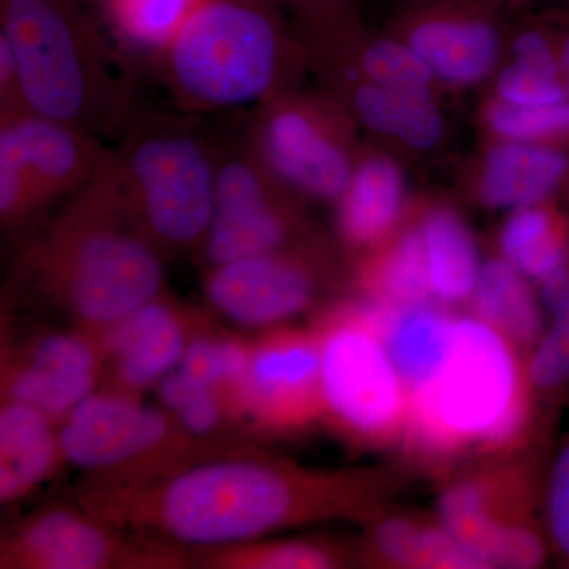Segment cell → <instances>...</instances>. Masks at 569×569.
<instances>
[{"mask_svg":"<svg viewBox=\"0 0 569 569\" xmlns=\"http://www.w3.org/2000/svg\"><path fill=\"white\" fill-rule=\"evenodd\" d=\"M557 41H559V59L561 78L569 77V13L561 17Z\"/></svg>","mask_w":569,"mask_h":569,"instance_id":"obj_38","label":"cell"},{"mask_svg":"<svg viewBox=\"0 0 569 569\" xmlns=\"http://www.w3.org/2000/svg\"><path fill=\"white\" fill-rule=\"evenodd\" d=\"M350 92V107L367 129L399 138L410 148L427 151L440 141L443 121L429 92H403L358 82Z\"/></svg>","mask_w":569,"mask_h":569,"instance_id":"obj_20","label":"cell"},{"mask_svg":"<svg viewBox=\"0 0 569 569\" xmlns=\"http://www.w3.org/2000/svg\"><path fill=\"white\" fill-rule=\"evenodd\" d=\"M473 298L479 320L492 326L505 339L522 346L537 339V301L522 272L509 263L507 258L482 266Z\"/></svg>","mask_w":569,"mask_h":569,"instance_id":"obj_22","label":"cell"},{"mask_svg":"<svg viewBox=\"0 0 569 569\" xmlns=\"http://www.w3.org/2000/svg\"><path fill=\"white\" fill-rule=\"evenodd\" d=\"M318 290L317 268L288 246L206 268L203 293L217 317L244 329H268L305 312Z\"/></svg>","mask_w":569,"mask_h":569,"instance_id":"obj_14","label":"cell"},{"mask_svg":"<svg viewBox=\"0 0 569 569\" xmlns=\"http://www.w3.org/2000/svg\"><path fill=\"white\" fill-rule=\"evenodd\" d=\"M96 137L29 110L0 112V222L21 230L99 174Z\"/></svg>","mask_w":569,"mask_h":569,"instance_id":"obj_9","label":"cell"},{"mask_svg":"<svg viewBox=\"0 0 569 569\" xmlns=\"http://www.w3.org/2000/svg\"><path fill=\"white\" fill-rule=\"evenodd\" d=\"M288 59L282 26L261 0H201L157 56L168 91L193 112L279 96Z\"/></svg>","mask_w":569,"mask_h":569,"instance_id":"obj_5","label":"cell"},{"mask_svg":"<svg viewBox=\"0 0 569 569\" xmlns=\"http://www.w3.org/2000/svg\"><path fill=\"white\" fill-rule=\"evenodd\" d=\"M403 178L387 157H370L355 168L339 198L337 228L351 247L373 244L387 234L402 209Z\"/></svg>","mask_w":569,"mask_h":569,"instance_id":"obj_19","label":"cell"},{"mask_svg":"<svg viewBox=\"0 0 569 569\" xmlns=\"http://www.w3.org/2000/svg\"><path fill=\"white\" fill-rule=\"evenodd\" d=\"M206 313L162 291L100 336V387L144 396L181 362Z\"/></svg>","mask_w":569,"mask_h":569,"instance_id":"obj_15","label":"cell"},{"mask_svg":"<svg viewBox=\"0 0 569 569\" xmlns=\"http://www.w3.org/2000/svg\"><path fill=\"white\" fill-rule=\"evenodd\" d=\"M489 2L496 3V6H497V3H500L501 0H489Z\"/></svg>","mask_w":569,"mask_h":569,"instance_id":"obj_39","label":"cell"},{"mask_svg":"<svg viewBox=\"0 0 569 569\" xmlns=\"http://www.w3.org/2000/svg\"><path fill=\"white\" fill-rule=\"evenodd\" d=\"M545 539L527 523L503 522L488 552L489 567L538 568L546 560Z\"/></svg>","mask_w":569,"mask_h":569,"instance_id":"obj_30","label":"cell"},{"mask_svg":"<svg viewBox=\"0 0 569 569\" xmlns=\"http://www.w3.org/2000/svg\"><path fill=\"white\" fill-rule=\"evenodd\" d=\"M497 93L501 102L550 104L567 100L563 81L548 78L512 62L498 74Z\"/></svg>","mask_w":569,"mask_h":569,"instance_id":"obj_32","label":"cell"},{"mask_svg":"<svg viewBox=\"0 0 569 569\" xmlns=\"http://www.w3.org/2000/svg\"><path fill=\"white\" fill-rule=\"evenodd\" d=\"M0 39L29 111L93 137L123 129L129 92L107 44L73 11L58 0H7Z\"/></svg>","mask_w":569,"mask_h":569,"instance_id":"obj_3","label":"cell"},{"mask_svg":"<svg viewBox=\"0 0 569 569\" xmlns=\"http://www.w3.org/2000/svg\"><path fill=\"white\" fill-rule=\"evenodd\" d=\"M546 519L550 541L569 567V433L550 470Z\"/></svg>","mask_w":569,"mask_h":569,"instance_id":"obj_31","label":"cell"},{"mask_svg":"<svg viewBox=\"0 0 569 569\" xmlns=\"http://www.w3.org/2000/svg\"><path fill=\"white\" fill-rule=\"evenodd\" d=\"M192 549L123 529L80 507L37 509L0 539V569H190Z\"/></svg>","mask_w":569,"mask_h":569,"instance_id":"obj_10","label":"cell"},{"mask_svg":"<svg viewBox=\"0 0 569 569\" xmlns=\"http://www.w3.org/2000/svg\"><path fill=\"white\" fill-rule=\"evenodd\" d=\"M342 130L328 108L279 93L258 104L247 137L284 186L339 200L355 171Z\"/></svg>","mask_w":569,"mask_h":569,"instance_id":"obj_13","label":"cell"},{"mask_svg":"<svg viewBox=\"0 0 569 569\" xmlns=\"http://www.w3.org/2000/svg\"><path fill=\"white\" fill-rule=\"evenodd\" d=\"M419 568H488V565L447 530L426 527Z\"/></svg>","mask_w":569,"mask_h":569,"instance_id":"obj_35","label":"cell"},{"mask_svg":"<svg viewBox=\"0 0 569 569\" xmlns=\"http://www.w3.org/2000/svg\"><path fill=\"white\" fill-rule=\"evenodd\" d=\"M312 329L320 342L323 418L356 440L396 433L407 422V391L367 306L337 307Z\"/></svg>","mask_w":569,"mask_h":569,"instance_id":"obj_8","label":"cell"},{"mask_svg":"<svg viewBox=\"0 0 569 569\" xmlns=\"http://www.w3.org/2000/svg\"><path fill=\"white\" fill-rule=\"evenodd\" d=\"M421 236L432 293L447 302L473 295L481 268L466 223L448 209H436L422 222Z\"/></svg>","mask_w":569,"mask_h":569,"instance_id":"obj_21","label":"cell"},{"mask_svg":"<svg viewBox=\"0 0 569 569\" xmlns=\"http://www.w3.org/2000/svg\"><path fill=\"white\" fill-rule=\"evenodd\" d=\"M440 516L443 529L490 568L489 548L503 522L493 516L489 488L477 481L452 486L441 497Z\"/></svg>","mask_w":569,"mask_h":569,"instance_id":"obj_27","label":"cell"},{"mask_svg":"<svg viewBox=\"0 0 569 569\" xmlns=\"http://www.w3.org/2000/svg\"><path fill=\"white\" fill-rule=\"evenodd\" d=\"M197 568L325 569L342 567L343 550L317 539H268L193 550Z\"/></svg>","mask_w":569,"mask_h":569,"instance_id":"obj_23","label":"cell"},{"mask_svg":"<svg viewBox=\"0 0 569 569\" xmlns=\"http://www.w3.org/2000/svg\"><path fill=\"white\" fill-rule=\"evenodd\" d=\"M67 466L59 425L26 403L0 406V503H20Z\"/></svg>","mask_w":569,"mask_h":569,"instance_id":"obj_17","label":"cell"},{"mask_svg":"<svg viewBox=\"0 0 569 569\" xmlns=\"http://www.w3.org/2000/svg\"><path fill=\"white\" fill-rule=\"evenodd\" d=\"M515 62L548 78H561L559 41L557 32L546 26L531 24L523 28L512 41Z\"/></svg>","mask_w":569,"mask_h":569,"instance_id":"obj_34","label":"cell"},{"mask_svg":"<svg viewBox=\"0 0 569 569\" xmlns=\"http://www.w3.org/2000/svg\"><path fill=\"white\" fill-rule=\"evenodd\" d=\"M358 70L372 84L403 92H429L436 74L410 44L387 39L367 44Z\"/></svg>","mask_w":569,"mask_h":569,"instance_id":"obj_28","label":"cell"},{"mask_svg":"<svg viewBox=\"0 0 569 569\" xmlns=\"http://www.w3.org/2000/svg\"><path fill=\"white\" fill-rule=\"evenodd\" d=\"M565 2H567L568 9H569V0H565Z\"/></svg>","mask_w":569,"mask_h":569,"instance_id":"obj_40","label":"cell"},{"mask_svg":"<svg viewBox=\"0 0 569 569\" xmlns=\"http://www.w3.org/2000/svg\"><path fill=\"white\" fill-rule=\"evenodd\" d=\"M283 187L249 137L220 140L211 227L200 250L206 268L291 246L298 220Z\"/></svg>","mask_w":569,"mask_h":569,"instance_id":"obj_11","label":"cell"},{"mask_svg":"<svg viewBox=\"0 0 569 569\" xmlns=\"http://www.w3.org/2000/svg\"><path fill=\"white\" fill-rule=\"evenodd\" d=\"M542 301L556 316L569 302V263L560 266L542 279Z\"/></svg>","mask_w":569,"mask_h":569,"instance_id":"obj_36","label":"cell"},{"mask_svg":"<svg viewBox=\"0 0 569 569\" xmlns=\"http://www.w3.org/2000/svg\"><path fill=\"white\" fill-rule=\"evenodd\" d=\"M372 485L355 471H313L257 447L138 486L88 485L73 501L104 520L198 550L365 511Z\"/></svg>","mask_w":569,"mask_h":569,"instance_id":"obj_1","label":"cell"},{"mask_svg":"<svg viewBox=\"0 0 569 569\" xmlns=\"http://www.w3.org/2000/svg\"><path fill=\"white\" fill-rule=\"evenodd\" d=\"M142 397L100 387L59 425L67 466L81 471V482L146 485L203 460L254 448L201 440L170 411L149 406Z\"/></svg>","mask_w":569,"mask_h":569,"instance_id":"obj_7","label":"cell"},{"mask_svg":"<svg viewBox=\"0 0 569 569\" xmlns=\"http://www.w3.org/2000/svg\"><path fill=\"white\" fill-rule=\"evenodd\" d=\"M163 260L127 211L108 153L99 174L22 242L11 282L26 305L102 335L164 291Z\"/></svg>","mask_w":569,"mask_h":569,"instance_id":"obj_2","label":"cell"},{"mask_svg":"<svg viewBox=\"0 0 569 569\" xmlns=\"http://www.w3.org/2000/svg\"><path fill=\"white\" fill-rule=\"evenodd\" d=\"M373 549L388 563L419 568L422 527L402 518L381 520L373 531Z\"/></svg>","mask_w":569,"mask_h":569,"instance_id":"obj_33","label":"cell"},{"mask_svg":"<svg viewBox=\"0 0 569 569\" xmlns=\"http://www.w3.org/2000/svg\"><path fill=\"white\" fill-rule=\"evenodd\" d=\"M493 7L489 0H445L411 17L407 43L443 80H482L500 51Z\"/></svg>","mask_w":569,"mask_h":569,"instance_id":"obj_16","label":"cell"},{"mask_svg":"<svg viewBox=\"0 0 569 569\" xmlns=\"http://www.w3.org/2000/svg\"><path fill=\"white\" fill-rule=\"evenodd\" d=\"M241 417L249 441L298 432L325 417L320 342L313 329L277 326L252 339Z\"/></svg>","mask_w":569,"mask_h":569,"instance_id":"obj_12","label":"cell"},{"mask_svg":"<svg viewBox=\"0 0 569 569\" xmlns=\"http://www.w3.org/2000/svg\"><path fill=\"white\" fill-rule=\"evenodd\" d=\"M529 376L545 395L559 396L569 389V302L553 316L531 358Z\"/></svg>","mask_w":569,"mask_h":569,"instance_id":"obj_29","label":"cell"},{"mask_svg":"<svg viewBox=\"0 0 569 569\" xmlns=\"http://www.w3.org/2000/svg\"><path fill=\"white\" fill-rule=\"evenodd\" d=\"M500 246L509 263L533 279L568 263L567 224L539 204L515 209L501 228Z\"/></svg>","mask_w":569,"mask_h":569,"instance_id":"obj_24","label":"cell"},{"mask_svg":"<svg viewBox=\"0 0 569 569\" xmlns=\"http://www.w3.org/2000/svg\"><path fill=\"white\" fill-rule=\"evenodd\" d=\"M219 148L220 140L192 119L160 111L127 119L112 171L134 224L164 257L201 250Z\"/></svg>","mask_w":569,"mask_h":569,"instance_id":"obj_4","label":"cell"},{"mask_svg":"<svg viewBox=\"0 0 569 569\" xmlns=\"http://www.w3.org/2000/svg\"><path fill=\"white\" fill-rule=\"evenodd\" d=\"M307 11L318 24L335 26L343 17L342 0H284Z\"/></svg>","mask_w":569,"mask_h":569,"instance_id":"obj_37","label":"cell"},{"mask_svg":"<svg viewBox=\"0 0 569 569\" xmlns=\"http://www.w3.org/2000/svg\"><path fill=\"white\" fill-rule=\"evenodd\" d=\"M201 0H108L112 22L127 43L159 56Z\"/></svg>","mask_w":569,"mask_h":569,"instance_id":"obj_26","label":"cell"},{"mask_svg":"<svg viewBox=\"0 0 569 569\" xmlns=\"http://www.w3.org/2000/svg\"><path fill=\"white\" fill-rule=\"evenodd\" d=\"M407 400L411 436L432 451L470 441L505 445L527 411L508 339L479 318L455 320L443 366Z\"/></svg>","mask_w":569,"mask_h":569,"instance_id":"obj_6","label":"cell"},{"mask_svg":"<svg viewBox=\"0 0 569 569\" xmlns=\"http://www.w3.org/2000/svg\"><path fill=\"white\" fill-rule=\"evenodd\" d=\"M373 325L383 339L407 397L426 387L443 366L455 320L427 305L392 307L376 301Z\"/></svg>","mask_w":569,"mask_h":569,"instance_id":"obj_18","label":"cell"},{"mask_svg":"<svg viewBox=\"0 0 569 569\" xmlns=\"http://www.w3.org/2000/svg\"><path fill=\"white\" fill-rule=\"evenodd\" d=\"M376 301L392 307L426 305L432 293L421 230H410L397 239L369 277Z\"/></svg>","mask_w":569,"mask_h":569,"instance_id":"obj_25","label":"cell"}]
</instances>
